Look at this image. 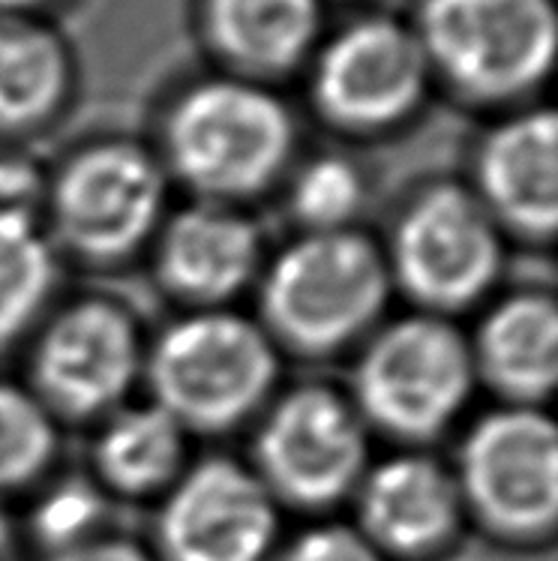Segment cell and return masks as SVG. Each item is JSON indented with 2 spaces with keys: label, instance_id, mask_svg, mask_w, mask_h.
Returning a JSON list of instances; mask_svg holds the SVG:
<instances>
[{
  "label": "cell",
  "instance_id": "obj_1",
  "mask_svg": "<svg viewBox=\"0 0 558 561\" xmlns=\"http://www.w3.org/2000/svg\"><path fill=\"white\" fill-rule=\"evenodd\" d=\"M297 141V117L274 84L219 72L171 96L153 150L171 186L195 202L252 207L280 193Z\"/></svg>",
  "mask_w": 558,
  "mask_h": 561
},
{
  "label": "cell",
  "instance_id": "obj_2",
  "mask_svg": "<svg viewBox=\"0 0 558 561\" xmlns=\"http://www.w3.org/2000/svg\"><path fill=\"white\" fill-rule=\"evenodd\" d=\"M255 321L283 357L328 364L354 355L390 316L394 286L369 231H295L267 252L255 283Z\"/></svg>",
  "mask_w": 558,
  "mask_h": 561
},
{
  "label": "cell",
  "instance_id": "obj_3",
  "mask_svg": "<svg viewBox=\"0 0 558 561\" xmlns=\"http://www.w3.org/2000/svg\"><path fill=\"white\" fill-rule=\"evenodd\" d=\"M285 357L255 321L235 310L178 312L148 333V400L193 438L250 430L283 388Z\"/></svg>",
  "mask_w": 558,
  "mask_h": 561
},
{
  "label": "cell",
  "instance_id": "obj_4",
  "mask_svg": "<svg viewBox=\"0 0 558 561\" xmlns=\"http://www.w3.org/2000/svg\"><path fill=\"white\" fill-rule=\"evenodd\" d=\"M345 393L373 438L433 450L480 393L466 328L418 310L388 316L354 352Z\"/></svg>",
  "mask_w": 558,
  "mask_h": 561
},
{
  "label": "cell",
  "instance_id": "obj_5",
  "mask_svg": "<svg viewBox=\"0 0 558 561\" xmlns=\"http://www.w3.org/2000/svg\"><path fill=\"white\" fill-rule=\"evenodd\" d=\"M171 207L157 150L136 138H93L48 169L46 238L60 259L121 267L148 252Z\"/></svg>",
  "mask_w": 558,
  "mask_h": 561
},
{
  "label": "cell",
  "instance_id": "obj_6",
  "mask_svg": "<svg viewBox=\"0 0 558 561\" xmlns=\"http://www.w3.org/2000/svg\"><path fill=\"white\" fill-rule=\"evenodd\" d=\"M394 295L411 310L459 321L502 291L508 238L466 181L414 186L378 238Z\"/></svg>",
  "mask_w": 558,
  "mask_h": 561
},
{
  "label": "cell",
  "instance_id": "obj_7",
  "mask_svg": "<svg viewBox=\"0 0 558 561\" xmlns=\"http://www.w3.org/2000/svg\"><path fill=\"white\" fill-rule=\"evenodd\" d=\"M409 22L435 84L475 108H523L556 64L553 0H418Z\"/></svg>",
  "mask_w": 558,
  "mask_h": 561
},
{
  "label": "cell",
  "instance_id": "obj_8",
  "mask_svg": "<svg viewBox=\"0 0 558 561\" xmlns=\"http://www.w3.org/2000/svg\"><path fill=\"white\" fill-rule=\"evenodd\" d=\"M471 531L513 552L558 535V433L547 409L496 405L459 426L451 457Z\"/></svg>",
  "mask_w": 558,
  "mask_h": 561
},
{
  "label": "cell",
  "instance_id": "obj_9",
  "mask_svg": "<svg viewBox=\"0 0 558 561\" xmlns=\"http://www.w3.org/2000/svg\"><path fill=\"white\" fill-rule=\"evenodd\" d=\"M373 459V433L328 381L280 388L250 426L247 466L283 511L312 519L352 502Z\"/></svg>",
  "mask_w": 558,
  "mask_h": 561
},
{
  "label": "cell",
  "instance_id": "obj_10",
  "mask_svg": "<svg viewBox=\"0 0 558 561\" xmlns=\"http://www.w3.org/2000/svg\"><path fill=\"white\" fill-rule=\"evenodd\" d=\"M24 348V388L60 426H93L136 400L148 333L126 300L91 291L57 300Z\"/></svg>",
  "mask_w": 558,
  "mask_h": 561
},
{
  "label": "cell",
  "instance_id": "obj_11",
  "mask_svg": "<svg viewBox=\"0 0 558 561\" xmlns=\"http://www.w3.org/2000/svg\"><path fill=\"white\" fill-rule=\"evenodd\" d=\"M312 115L345 138H388L414 124L433 93V69L409 19L369 12L321 36L307 64Z\"/></svg>",
  "mask_w": 558,
  "mask_h": 561
},
{
  "label": "cell",
  "instance_id": "obj_12",
  "mask_svg": "<svg viewBox=\"0 0 558 561\" xmlns=\"http://www.w3.org/2000/svg\"><path fill=\"white\" fill-rule=\"evenodd\" d=\"M283 516L247 459L207 454L157 502L148 547L157 561H271Z\"/></svg>",
  "mask_w": 558,
  "mask_h": 561
},
{
  "label": "cell",
  "instance_id": "obj_13",
  "mask_svg": "<svg viewBox=\"0 0 558 561\" xmlns=\"http://www.w3.org/2000/svg\"><path fill=\"white\" fill-rule=\"evenodd\" d=\"M352 528L385 561H445L471 531L451 459L430 447H394L357 483Z\"/></svg>",
  "mask_w": 558,
  "mask_h": 561
},
{
  "label": "cell",
  "instance_id": "obj_14",
  "mask_svg": "<svg viewBox=\"0 0 558 561\" xmlns=\"http://www.w3.org/2000/svg\"><path fill=\"white\" fill-rule=\"evenodd\" d=\"M267 241L250 207L183 202L148 247L153 283L181 312L235 310L255 291Z\"/></svg>",
  "mask_w": 558,
  "mask_h": 561
},
{
  "label": "cell",
  "instance_id": "obj_15",
  "mask_svg": "<svg viewBox=\"0 0 558 561\" xmlns=\"http://www.w3.org/2000/svg\"><path fill=\"white\" fill-rule=\"evenodd\" d=\"M468 190L511 243L549 247L558 231V126L549 105L502 115L471 153Z\"/></svg>",
  "mask_w": 558,
  "mask_h": 561
},
{
  "label": "cell",
  "instance_id": "obj_16",
  "mask_svg": "<svg viewBox=\"0 0 558 561\" xmlns=\"http://www.w3.org/2000/svg\"><path fill=\"white\" fill-rule=\"evenodd\" d=\"M466 333L478 388L496 405L547 409L558 388V300L549 288L496 291Z\"/></svg>",
  "mask_w": 558,
  "mask_h": 561
},
{
  "label": "cell",
  "instance_id": "obj_17",
  "mask_svg": "<svg viewBox=\"0 0 558 561\" xmlns=\"http://www.w3.org/2000/svg\"><path fill=\"white\" fill-rule=\"evenodd\" d=\"M195 22L228 76L274 84L316 55L324 0H198Z\"/></svg>",
  "mask_w": 558,
  "mask_h": 561
},
{
  "label": "cell",
  "instance_id": "obj_18",
  "mask_svg": "<svg viewBox=\"0 0 558 561\" xmlns=\"http://www.w3.org/2000/svg\"><path fill=\"white\" fill-rule=\"evenodd\" d=\"M88 478L112 502H160L193 462V436L150 400H129L93 424Z\"/></svg>",
  "mask_w": 558,
  "mask_h": 561
},
{
  "label": "cell",
  "instance_id": "obj_19",
  "mask_svg": "<svg viewBox=\"0 0 558 561\" xmlns=\"http://www.w3.org/2000/svg\"><path fill=\"white\" fill-rule=\"evenodd\" d=\"M72 91L76 60L60 31L31 15H0V141L46 133Z\"/></svg>",
  "mask_w": 558,
  "mask_h": 561
},
{
  "label": "cell",
  "instance_id": "obj_20",
  "mask_svg": "<svg viewBox=\"0 0 558 561\" xmlns=\"http://www.w3.org/2000/svg\"><path fill=\"white\" fill-rule=\"evenodd\" d=\"M280 195L295 231L357 229L369 202V178L349 153L321 150L312 157H297Z\"/></svg>",
  "mask_w": 558,
  "mask_h": 561
},
{
  "label": "cell",
  "instance_id": "obj_21",
  "mask_svg": "<svg viewBox=\"0 0 558 561\" xmlns=\"http://www.w3.org/2000/svg\"><path fill=\"white\" fill-rule=\"evenodd\" d=\"M60 255L43 231L0 234V355L31 340L57 304Z\"/></svg>",
  "mask_w": 558,
  "mask_h": 561
},
{
  "label": "cell",
  "instance_id": "obj_22",
  "mask_svg": "<svg viewBox=\"0 0 558 561\" xmlns=\"http://www.w3.org/2000/svg\"><path fill=\"white\" fill-rule=\"evenodd\" d=\"M60 430L22 381L0 378V504L27 499L55 474Z\"/></svg>",
  "mask_w": 558,
  "mask_h": 561
},
{
  "label": "cell",
  "instance_id": "obj_23",
  "mask_svg": "<svg viewBox=\"0 0 558 561\" xmlns=\"http://www.w3.org/2000/svg\"><path fill=\"white\" fill-rule=\"evenodd\" d=\"M112 499L84 474H52L27 495V514L19 523V535L34 543L36 559L72 550L100 538L109 528Z\"/></svg>",
  "mask_w": 558,
  "mask_h": 561
},
{
  "label": "cell",
  "instance_id": "obj_24",
  "mask_svg": "<svg viewBox=\"0 0 558 561\" xmlns=\"http://www.w3.org/2000/svg\"><path fill=\"white\" fill-rule=\"evenodd\" d=\"M48 169L22 148H0V234H46Z\"/></svg>",
  "mask_w": 558,
  "mask_h": 561
},
{
  "label": "cell",
  "instance_id": "obj_25",
  "mask_svg": "<svg viewBox=\"0 0 558 561\" xmlns=\"http://www.w3.org/2000/svg\"><path fill=\"white\" fill-rule=\"evenodd\" d=\"M271 561H385L366 543L352 523L333 516L316 519L292 538H283Z\"/></svg>",
  "mask_w": 558,
  "mask_h": 561
},
{
  "label": "cell",
  "instance_id": "obj_26",
  "mask_svg": "<svg viewBox=\"0 0 558 561\" xmlns=\"http://www.w3.org/2000/svg\"><path fill=\"white\" fill-rule=\"evenodd\" d=\"M36 561H157L145 540L126 538L117 531H105L100 538L79 543L72 550L55 552V556H43Z\"/></svg>",
  "mask_w": 558,
  "mask_h": 561
},
{
  "label": "cell",
  "instance_id": "obj_27",
  "mask_svg": "<svg viewBox=\"0 0 558 561\" xmlns=\"http://www.w3.org/2000/svg\"><path fill=\"white\" fill-rule=\"evenodd\" d=\"M55 0H0V15H31L39 19V12L48 10Z\"/></svg>",
  "mask_w": 558,
  "mask_h": 561
},
{
  "label": "cell",
  "instance_id": "obj_28",
  "mask_svg": "<svg viewBox=\"0 0 558 561\" xmlns=\"http://www.w3.org/2000/svg\"><path fill=\"white\" fill-rule=\"evenodd\" d=\"M15 540H19V523L10 516L7 504H0V561H7Z\"/></svg>",
  "mask_w": 558,
  "mask_h": 561
}]
</instances>
